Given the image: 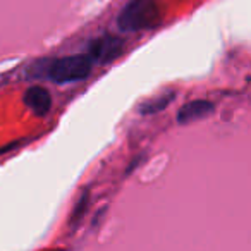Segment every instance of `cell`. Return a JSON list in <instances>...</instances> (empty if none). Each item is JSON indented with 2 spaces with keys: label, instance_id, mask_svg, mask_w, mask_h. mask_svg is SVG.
Returning <instances> with one entry per match:
<instances>
[{
  "label": "cell",
  "instance_id": "1",
  "mask_svg": "<svg viewBox=\"0 0 251 251\" xmlns=\"http://www.w3.org/2000/svg\"><path fill=\"white\" fill-rule=\"evenodd\" d=\"M160 21V7L155 0H133L121 11L117 25L122 31H141Z\"/></svg>",
  "mask_w": 251,
  "mask_h": 251
},
{
  "label": "cell",
  "instance_id": "2",
  "mask_svg": "<svg viewBox=\"0 0 251 251\" xmlns=\"http://www.w3.org/2000/svg\"><path fill=\"white\" fill-rule=\"evenodd\" d=\"M93 69V60L88 53L84 55H69L50 60L45 66V76L57 84L76 83L90 76Z\"/></svg>",
  "mask_w": 251,
  "mask_h": 251
},
{
  "label": "cell",
  "instance_id": "3",
  "mask_svg": "<svg viewBox=\"0 0 251 251\" xmlns=\"http://www.w3.org/2000/svg\"><path fill=\"white\" fill-rule=\"evenodd\" d=\"M122 43L121 38L117 36H101L90 43L88 49V55L91 57V60H98V62H110V60L117 59L122 53Z\"/></svg>",
  "mask_w": 251,
  "mask_h": 251
},
{
  "label": "cell",
  "instance_id": "4",
  "mask_svg": "<svg viewBox=\"0 0 251 251\" xmlns=\"http://www.w3.org/2000/svg\"><path fill=\"white\" fill-rule=\"evenodd\" d=\"M25 103L33 114L45 115L52 108V95L43 86H31L25 93Z\"/></svg>",
  "mask_w": 251,
  "mask_h": 251
},
{
  "label": "cell",
  "instance_id": "5",
  "mask_svg": "<svg viewBox=\"0 0 251 251\" xmlns=\"http://www.w3.org/2000/svg\"><path fill=\"white\" fill-rule=\"evenodd\" d=\"M213 112V105L208 100H193L189 103L182 105L177 112V122L189 124V122L200 121V119L208 117Z\"/></svg>",
  "mask_w": 251,
  "mask_h": 251
},
{
  "label": "cell",
  "instance_id": "6",
  "mask_svg": "<svg viewBox=\"0 0 251 251\" xmlns=\"http://www.w3.org/2000/svg\"><path fill=\"white\" fill-rule=\"evenodd\" d=\"M172 98H174V95H164V97L155 98V100L148 101V103L141 108V112H143V114H155V112L164 110V108L172 101Z\"/></svg>",
  "mask_w": 251,
  "mask_h": 251
},
{
  "label": "cell",
  "instance_id": "7",
  "mask_svg": "<svg viewBox=\"0 0 251 251\" xmlns=\"http://www.w3.org/2000/svg\"><path fill=\"white\" fill-rule=\"evenodd\" d=\"M84 206H86V196H83V200H81V201L77 203V206H76V208H74V217H76V219H74V220H77L81 215H83V212H84Z\"/></svg>",
  "mask_w": 251,
  "mask_h": 251
}]
</instances>
